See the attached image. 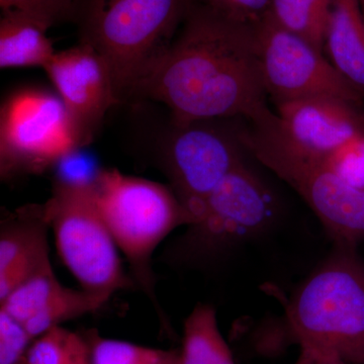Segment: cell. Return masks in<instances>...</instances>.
I'll use <instances>...</instances> for the list:
<instances>
[{"label": "cell", "mask_w": 364, "mask_h": 364, "mask_svg": "<svg viewBox=\"0 0 364 364\" xmlns=\"http://www.w3.org/2000/svg\"><path fill=\"white\" fill-rule=\"evenodd\" d=\"M324 51L333 66L364 97V18L359 0H332Z\"/></svg>", "instance_id": "obj_15"}, {"label": "cell", "mask_w": 364, "mask_h": 364, "mask_svg": "<svg viewBox=\"0 0 364 364\" xmlns=\"http://www.w3.org/2000/svg\"><path fill=\"white\" fill-rule=\"evenodd\" d=\"M178 364H236L214 306L198 303L184 321Z\"/></svg>", "instance_id": "obj_17"}, {"label": "cell", "mask_w": 364, "mask_h": 364, "mask_svg": "<svg viewBox=\"0 0 364 364\" xmlns=\"http://www.w3.org/2000/svg\"><path fill=\"white\" fill-rule=\"evenodd\" d=\"M43 205H23L0 223V301L50 267L48 232Z\"/></svg>", "instance_id": "obj_14"}, {"label": "cell", "mask_w": 364, "mask_h": 364, "mask_svg": "<svg viewBox=\"0 0 364 364\" xmlns=\"http://www.w3.org/2000/svg\"><path fill=\"white\" fill-rule=\"evenodd\" d=\"M249 124L243 132L248 153L296 191L334 245L358 247L364 240L363 186L347 181L322 158L287 142L272 109Z\"/></svg>", "instance_id": "obj_6"}, {"label": "cell", "mask_w": 364, "mask_h": 364, "mask_svg": "<svg viewBox=\"0 0 364 364\" xmlns=\"http://www.w3.org/2000/svg\"><path fill=\"white\" fill-rule=\"evenodd\" d=\"M293 364H315L313 352L305 347H301L299 358Z\"/></svg>", "instance_id": "obj_25"}, {"label": "cell", "mask_w": 364, "mask_h": 364, "mask_svg": "<svg viewBox=\"0 0 364 364\" xmlns=\"http://www.w3.org/2000/svg\"><path fill=\"white\" fill-rule=\"evenodd\" d=\"M105 304L83 289L64 287L50 265L0 301V310L36 339L66 321L100 310Z\"/></svg>", "instance_id": "obj_13"}, {"label": "cell", "mask_w": 364, "mask_h": 364, "mask_svg": "<svg viewBox=\"0 0 364 364\" xmlns=\"http://www.w3.org/2000/svg\"><path fill=\"white\" fill-rule=\"evenodd\" d=\"M25 364H92L85 335L62 326L33 340Z\"/></svg>", "instance_id": "obj_20"}, {"label": "cell", "mask_w": 364, "mask_h": 364, "mask_svg": "<svg viewBox=\"0 0 364 364\" xmlns=\"http://www.w3.org/2000/svg\"><path fill=\"white\" fill-rule=\"evenodd\" d=\"M359 4H360L361 11H363L364 18V0H359Z\"/></svg>", "instance_id": "obj_26"}, {"label": "cell", "mask_w": 364, "mask_h": 364, "mask_svg": "<svg viewBox=\"0 0 364 364\" xmlns=\"http://www.w3.org/2000/svg\"><path fill=\"white\" fill-rule=\"evenodd\" d=\"M279 196L258 172L243 163L210 193L202 212L161 258L181 269L215 272L277 224Z\"/></svg>", "instance_id": "obj_3"}, {"label": "cell", "mask_w": 364, "mask_h": 364, "mask_svg": "<svg viewBox=\"0 0 364 364\" xmlns=\"http://www.w3.org/2000/svg\"><path fill=\"white\" fill-rule=\"evenodd\" d=\"M92 182L57 177L45 214L60 259L81 289L107 303L135 284L124 273L119 249L98 210Z\"/></svg>", "instance_id": "obj_7"}, {"label": "cell", "mask_w": 364, "mask_h": 364, "mask_svg": "<svg viewBox=\"0 0 364 364\" xmlns=\"http://www.w3.org/2000/svg\"><path fill=\"white\" fill-rule=\"evenodd\" d=\"M312 351V350H311ZM315 364H351L343 358L335 355V354L322 353V352L312 351Z\"/></svg>", "instance_id": "obj_24"}, {"label": "cell", "mask_w": 364, "mask_h": 364, "mask_svg": "<svg viewBox=\"0 0 364 364\" xmlns=\"http://www.w3.org/2000/svg\"><path fill=\"white\" fill-rule=\"evenodd\" d=\"M231 20L255 26L269 11L270 0H198Z\"/></svg>", "instance_id": "obj_23"}, {"label": "cell", "mask_w": 364, "mask_h": 364, "mask_svg": "<svg viewBox=\"0 0 364 364\" xmlns=\"http://www.w3.org/2000/svg\"><path fill=\"white\" fill-rule=\"evenodd\" d=\"M44 70L68 112L79 146L85 148L97 136L107 111L119 104L107 62L79 42L55 53Z\"/></svg>", "instance_id": "obj_11"}, {"label": "cell", "mask_w": 364, "mask_h": 364, "mask_svg": "<svg viewBox=\"0 0 364 364\" xmlns=\"http://www.w3.org/2000/svg\"><path fill=\"white\" fill-rule=\"evenodd\" d=\"M225 119L171 123L160 146L158 164L191 218V224L223 179L247 162L244 128Z\"/></svg>", "instance_id": "obj_8"}, {"label": "cell", "mask_w": 364, "mask_h": 364, "mask_svg": "<svg viewBox=\"0 0 364 364\" xmlns=\"http://www.w3.org/2000/svg\"><path fill=\"white\" fill-rule=\"evenodd\" d=\"M198 0H80L74 23L111 71L119 104L168 49Z\"/></svg>", "instance_id": "obj_2"}, {"label": "cell", "mask_w": 364, "mask_h": 364, "mask_svg": "<svg viewBox=\"0 0 364 364\" xmlns=\"http://www.w3.org/2000/svg\"><path fill=\"white\" fill-rule=\"evenodd\" d=\"M135 97L166 105L173 124L252 121L269 109L255 26L196 1L168 49L136 86Z\"/></svg>", "instance_id": "obj_1"}, {"label": "cell", "mask_w": 364, "mask_h": 364, "mask_svg": "<svg viewBox=\"0 0 364 364\" xmlns=\"http://www.w3.org/2000/svg\"><path fill=\"white\" fill-rule=\"evenodd\" d=\"M83 149L61 98L36 86L14 90L0 111V176L42 173Z\"/></svg>", "instance_id": "obj_9"}, {"label": "cell", "mask_w": 364, "mask_h": 364, "mask_svg": "<svg viewBox=\"0 0 364 364\" xmlns=\"http://www.w3.org/2000/svg\"><path fill=\"white\" fill-rule=\"evenodd\" d=\"M331 6L332 0H270L268 14L277 25L324 51Z\"/></svg>", "instance_id": "obj_18"}, {"label": "cell", "mask_w": 364, "mask_h": 364, "mask_svg": "<svg viewBox=\"0 0 364 364\" xmlns=\"http://www.w3.org/2000/svg\"><path fill=\"white\" fill-rule=\"evenodd\" d=\"M275 107L279 130L287 142L322 159L364 134L363 105L343 98L321 95Z\"/></svg>", "instance_id": "obj_12"}, {"label": "cell", "mask_w": 364, "mask_h": 364, "mask_svg": "<svg viewBox=\"0 0 364 364\" xmlns=\"http://www.w3.org/2000/svg\"><path fill=\"white\" fill-rule=\"evenodd\" d=\"M83 335L90 344L92 364H178L179 349L165 350L105 338L95 330Z\"/></svg>", "instance_id": "obj_19"}, {"label": "cell", "mask_w": 364, "mask_h": 364, "mask_svg": "<svg viewBox=\"0 0 364 364\" xmlns=\"http://www.w3.org/2000/svg\"><path fill=\"white\" fill-rule=\"evenodd\" d=\"M80 0H0L2 13L18 11L28 14L48 28L73 21Z\"/></svg>", "instance_id": "obj_21"}, {"label": "cell", "mask_w": 364, "mask_h": 364, "mask_svg": "<svg viewBox=\"0 0 364 364\" xmlns=\"http://www.w3.org/2000/svg\"><path fill=\"white\" fill-rule=\"evenodd\" d=\"M33 340L20 322L0 310V364H25Z\"/></svg>", "instance_id": "obj_22"}, {"label": "cell", "mask_w": 364, "mask_h": 364, "mask_svg": "<svg viewBox=\"0 0 364 364\" xmlns=\"http://www.w3.org/2000/svg\"><path fill=\"white\" fill-rule=\"evenodd\" d=\"M255 28L261 75L275 105L321 95L364 105L363 95L333 66L324 51L277 25L269 14Z\"/></svg>", "instance_id": "obj_10"}, {"label": "cell", "mask_w": 364, "mask_h": 364, "mask_svg": "<svg viewBox=\"0 0 364 364\" xmlns=\"http://www.w3.org/2000/svg\"><path fill=\"white\" fill-rule=\"evenodd\" d=\"M48 26L28 14L6 11L0 18L1 69L41 67L44 69L55 55Z\"/></svg>", "instance_id": "obj_16"}, {"label": "cell", "mask_w": 364, "mask_h": 364, "mask_svg": "<svg viewBox=\"0 0 364 364\" xmlns=\"http://www.w3.org/2000/svg\"><path fill=\"white\" fill-rule=\"evenodd\" d=\"M92 186L98 210L128 261L131 279L166 325L156 294L153 255L174 230L188 226L191 218L172 189L159 182L100 169Z\"/></svg>", "instance_id": "obj_5"}, {"label": "cell", "mask_w": 364, "mask_h": 364, "mask_svg": "<svg viewBox=\"0 0 364 364\" xmlns=\"http://www.w3.org/2000/svg\"><path fill=\"white\" fill-rule=\"evenodd\" d=\"M286 324L299 347L364 364V260L356 247L334 246L289 299Z\"/></svg>", "instance_id": "obj_4"}]
</instances>
